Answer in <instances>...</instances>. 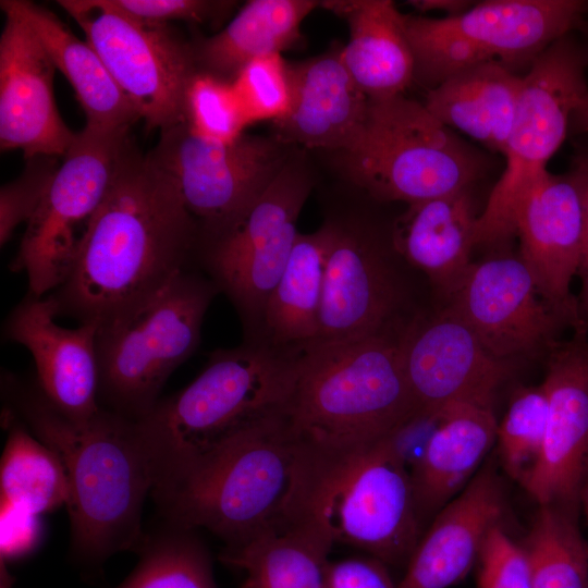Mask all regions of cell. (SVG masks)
I'll return each instance as SVG.
<instances>
[{"instance_id":"cell-1","label":"cell","mask_w":588,"mask_h":588,"mask_svg":"<svg viewBox=\"0 0 588 588\" xmlns=\"http://www.w3.org/2000/svg\"><path fill=\"white\" fill-rule=\"evenodd\" d=\"M196 231L173 182L131 144L72 271L51 294L58 315L99 329L134 314L187 269Z\"/></svg>"},{"instance_id":"cell-2","label":"cell","mask_w":588,"mask_h":588,"mask_svg":"<svg viewBox=\"0 0 588 588\" xmlns=\"http://www.w3.org/2000/svg\"><path fill=\"white\" fill-rule=\"evenodd\" d=\"M4 413L21 421L61 461L75 552L89 561L139 548L151 476L137 422L103 409L85 421L60 413L36 384L5 373Z\"/></svg>"},{"instance_id":"cell-3","label":"cell","mask_w":588,"mask_h":588,"mask_svg":"<svg viewBox=\"0 0 588 588\" xmlns=\"http://www.w3.org/2000/svg\"><path fill=\"white\" fill-rule=\"evenodd\" d=\"M331 467L278 415L157 501L171 525L205 528L225 548L317 514Z\"/></svg>"},{"instance_id":"cell-4","label":"cell","mask_w":588,"mask_h":588,"mask_svg":"<svg viewBox=\"0 0 588 588\" xmlns=\"http://www.w3.org/2000/svg\"><path fill=\"white\" fill-rule=\"evenodd\" d=\"M294 354L248 342L215 352L182 391L136 421L159 500L238 439L282 413Z\"/></svg>"},{"instance_id":"cell-5","label":"cell","mask_w":588,"mask_h":588,"mask_svg":"<svg viewBox=\"0 0 588 588\" xmlns=\"http://www.w3.org/2000/svg\"><path fill=\"white\" fill-rule=\"evenodd\" d=\"M281 415L331 467L397 433L420 415L403 371L399 336L387 331L298 351Z\"/></svg>"},{"instance_id":"cell-6","label":"cell","mask_w":588,"mask_h":588,"mask_svg":"<svg viewBox=\"0 0 588 588\" xmlns=\"http://www.w3.org/2000/svg\"><path fill=\"white\" fill-rule=\"evenodd\" d=\"M340 155L372 198L408 205L469 188L487 168L476 148L404 95L369 99L363 132Z\"/></svg>"},{"instance_id":"cell-7","label":"cell","mask_w":588,"mask_h":588,"mask_svg":"<svg viewBox=\"0 0 588 588\" xmlns=\"http://www.w3.org/2000/svg\"><path fill=\"white\" fill-rule=\"evenodd\" d=\"M218 291L211 279L186 269L137 311L99 328L100 407L134 421L148 415L167 379L197 348Z\"/></svg>"},{"instance_id":"cell-8","label":"cell","mask_w":588,"mask_h":588,"mask_svg":"<svg viewBox=\"0 0 588 588\" xmlns=\"http://www.w3.org/2000/svg\"><path fill=\"white\" fill-rule=\"evenodd\" d=\"M587 10L581 0H488L455 16L405 14L414 82L428 90L488 62L529 69L555 40L579 29Z\"/></svg>"},{"instance_id":"cell-9","label":"cell","mask_w":588,"mask_h":588,"mask_svg":"<svg viewBox=\"0 0 588 588\" xmlns=\"http://www.w3.org/2000/svg\"><path fill=\"white\" fill-rule=\"evenodd\" d=\"M588 42L574 32L550 45L523 75L514 122L503 152L504 171L478 215L475 244L495 245L515 235L526 195L548 171L567 136L574 110L588 91Z\"/></svg>"},{"instance_id":"cell-10","label":"cell","mask_w":588,"mask_h":588,"mask_svg":"<svg viewBox=\"0 0 588 588\" xmlns=\"http://www.w3.org/2000/svg\"><path fill=\"white\" fill-rule=\"evenodd\" d=\"M131 144L128 130L76 133L9 266L25 272L28 293L53 292L69 277Z\"/></svg>"},{"instance_id":"cell-11","label":"cell","mask_w":588,"mask_h":588,"mask_svg":"<svg viewBox=\"0 0 588 588\" xmlns=\"http://www.w3.org/2000/svg\"><path fill=\"white\" fill-rule=\"evenodd\" d=\"M395 434L332 469L318 514L334 543L405 569L424 530Z\"/></svg>"},{"instance_id":"cell-12","label":"cell","mask_w":588,"mask_h":588,"mask_svg":"<svg viewBox=\"0 0 588 588\" xmlns=\"http://www.w3.org/2000/svg\"><path fill=\"white\" fill-rule=\"evenodd\" d=\"M83 29L140 119L160 131L185 122V93L196 73L193 47L168 24L133 17L111 0H60Z\"/></svg>"},{"instance_id":"cell-13","label":"cell","mask_w":588,"mask_h":588,"mask_svg":"<svg viewBox=\"0 0 588 588\" xmlns=\"http://www.w3.org/2000/svg\"><path fill=\"white\" fill-rule=\"evenodd\" d=\"M148 155L210 238L233 225L293 156L274 136L243 134L218 143L198 136L185 122L162 130Z\"/></svg>"},{"instance_id":"cell-14","label":"cell","mask_w":588,"mask_h":588,"mask_svg":"<svg viewBox=\"0 0 588 588\" xmlns=\"http://www.w3.org/2000/svg\"><path fill=\"white\" fill-rule=\"evenodd\" d=\"M451 306L494 358L550 353L569 327L540 296L519 255L499 253L471 262Z\"/></svg>"},{"instance_id":"cell-15","label":"cell","mask_w":588,"mask_h":588,"mask_svg":"<svg viewBox=\"0 0 588 588\" xmlns=\"http://www.w3.org/2000/svg\"><path fill=\"white\" fill-rule=\"evenodd\" d=\"M399 347L413 400L425 415L458 402L493 404L511 371L451 306L412 321L399 335Z\"/></svg>"},{"instance_id":"cell-16","label":"cell","mask_w":588,"mask_h":588,"mask_svg":"<svg viewBox=\"0 0 588 588\" xmlns=\"http://www.w3.org/2000/svg\"><path fill=\"white\" fill-rule=\"evenodd\" d=\"M575 331L550 351L542 382L548 417L540 455L522 481L538 505L580 510L588 466V342Z\"/></svg>"},{"instance_id":"cell-17","label":"cell","mask_w":588,"mask_h":588,"mask_svg":"<svg viewBox=\"0 0 588 588\" xmlns=\"http://www.w3.org/2000/svg\"><path fill=\"white\" fill-rule=\"evenodd\" d=\"M519 256L541 298L575 331H587L571 282L585 242L584 209L572 175L547 171L523 200L515 219Z\"/></svg>"},{"instance_id":"cell-18","label":"cell","mask_w":588,"mask_h":588,"mask_svg":"<svg viewBox=\"0 0 588 588\" xmlns=\"http://www.w3.org/2000/svg\"><path fill=\"white\" fill-rule=\"evenodd\" d=\"M0 37V147L21 149L26 159L64 156L73 133L53 97L57 70L45 47L19 15L3 11Z\"/></svg>"},{"instance_id":"cell-19","label":"cell","mask_w":588,"mask_h":588,"mask_svg":"<svg viewBox=\"0 0 588 588\" xmlns=\"http://www.w3.org/2000/svg\"><path fill=\"white\" fill-rule=\"evenodd\" d=\"M57 316L58 306L51 294L42 297L28 293L11 311L4 336L32 354L36 382L48 401L68 418L85 421L101 411L96 351L98 327L78 324L68 329L56 322Z\"/></svg>"},{"instance_id":"cell-20","label":"cell","mask_w":588,"mask_h":588,"mask_svg":"<svg viewBox=\"0 0 588 588\" xmlns=\"http://www.w3.org/2000/svg\"><path fill=\"white\" fill-rule=\"evenodd\" d=\"M400 295L396 278L373 240L339 224L326 261L315 342L362 339L389 331Z\"/></svg>"},{"instance_id":"cell-21","label":"cell","mask_w":588,"mask_h":588,"mask_svg":"<svg viewBox=\"0 0 588 588\" xmlns=\"http://www.w3.org/2000/svg\"><path fill=\"white\" fill-rule=\"evenodd\" d=\"M504 507L502 480L493 463H486L434 515L396 588H449L462 581L490 530L501 524Z\"/></svg>"},{"instance_id":"cell-22","label":"cell","mask_w":588,"mask_h":588,"mask_svg":"<svg viewBox=\"0 0 588 588\" xmlns=\"http://www.w3.org/2000/svg\"><path fill=\"white\" fill-rule=\"evenodd\" d=\"M341 49L289 64L291 103L273 122L282 143L347 151L363 132L369 98L341 60Z\"/></svg>"},{"instance_id":"cell-23","label":"cell","mask_w":588,"mask_h":588,"mask_svg":"<svg viewBox=\"0 0 588 588\" xmlns=\"http://www.w3.org/2000/svg\"><path fill=\"white\" fill-rule=\"evenodd\" d=\"M436 415L433 427L409 466L422 529L470 481L497 437L493 404L458 402Z\"/></svg>"},{"instance_id":"cell-24","label":"cell","mask_w":588,"mask_h":588,"mask_svg":"<svg viewBox=\"0 0 588 588\" xmlns=\"http://www.w3.org/2000/svg\"><path fill=\"white\" fill-rule=\"evenodd\" d=\"M477 218L469 188L414 203L394 221L392 244L451 297L471 265Z\"/></svg>"},{"instance_id":"cell-25","label":"cell","mask_w":588,"mask_h":588,"mask_svg":"<svg viewBox=\"0 0 588 588\" xmlns=\"http://www.w3.org/2000/svg\"><path fill=\"white\" fill-rule=\"evenodd\" d=\"M320 7L346 20L347 44L341 60L370 99L404 95L414 82L415 60L405 14L390 0H328Z\"/></svg>"},{"instance_id":"cell-26","label":"cell","mask_w":588,"mask_h":588,"mask_svg":"<svg viewBox=\"0 0 588 588\" xmlns=\"http://www.w3.org/2000/svg\"><path fill=\"white\" fill-rule=\"evenodd\" d=\"M0 4L2 11L19 15L34 30L56 69L74 89L86 115V126L126 131L140 119L97 51L53 12L26 0H2Z\"/></svg>"},{"instance_id":"cell-27","label":"cell","mask_w":588,"mask_h":588,"mask_svg":"<svg viewBox=\"0 0 588 588\" xmlns=\"http://www.w3.org/2000/svg\"><path fill=\"white\" fill-rule=\"evenodd\" d=\"M522 86L523 75L488 62L452 74L428 89L422 103L449 128L503 155Z\"/></svg>"},{"instance_id":"cell-28","label":"cell","mask_w":588,"mask_h":588,"mask_svg":"<svg viewBox=\"0 0 588 588\" xmlns=\"http://www.w3.org/2000/svg\"><path fill=\"white\" fill-rule=\"evenodd\" d=\"M338 229L339 223L326 222L315 232L298 233L258 326L267 346L295 354L316 341L326 261Z\"/></svg>"},{"instance_id":"cell-29","label":"cell","mask_w":588,"mask_h":588,"mask_svg":"<svg viewBox=\"0 0 588 588\" xmlns=\"http://www.w3.org/2000/svg\"><path fill=\"white\" fill-rule=\"evenodd\" d=\"M315 0H250L220 32L193 47L197 69L231 81L249 61L281 53L301 39Z\"/></svg>"},{"instance_id":"cell-30","label":"cell","mask_w":588,"mask_h":588,"mask_svg":"<svg viewBox=\"0 0 588 588\" xmlns=\"http://www.w3.org/2000/svg\"><path fill=\"white\" fill-rule=\"evenodd\" d=\"M333 544L317 513L285 530L225 548L220 560L245 573L243 588H323Z\"/></svg>"},{"instance_id":"cell-31","label":"cell","mask_w":588,"mask_h":588,"mask_svg":"<svg viewBox=\"0 0 588 588\" xmlns=\"http://www.w3.org/2000/svg\"><path fill=\"white\" fill-rule=\"evenodd\" d=\"M311 177L293 156L245 213L228 230L209 240L204 260L209 273L259 250L296 224L310 193Z\"/></svg>"},{"instance_id":"cell-32","label":"cell","mask_w":588,"mask_h":588,"mask_svg":"<svg viewBox=\"0 0 588 588\" xmlns=\"http://www.w3.org/2000/svg\"><path fill=\"white\" fill-rule=\"evenodd\" d=\"M9 428L0 464L1 502L39 515L68 504L65 469L44 442L21 421L4 413Z\"/></svg>"},{"instance_id":"cell-33","label":"cell","mask_w":588,"mask_h":588,"mask_svg":"<svg viewBox=\"0 0 588 588\" xmlns=\"http://www.w3.org/2000/svg\"><path fill=\"white\" fill-rule=\"evenodd\" d=\"M579 511L539 505L523 544L534 588H588V542L578 525Z\"/></svg>"},{"instance_id":"cell-34","label":"cell","mask_w":588,"mask_h":588,"mask_svg":"<svg viewBox=\"0 0 588 588\" xmlns=\"http://www.w3.org/2000/svg\"><path fill=\"white\" fill-rule=\"evenodd\" d=\"M139 548V563L118 588H217L209 554L191 529L171 525Z\"/></svg>"},{"instance_id":"cell-35","label":"cell","mask_w":588,"mask_h":588,"mask_svg":"<svg viewBox=\"0 0 588 588\" xmlns=\"http://www.w3.org/2000/svg\"><path fill=\"white\" fill-rule=\"evenodd\" d=\"M548 399L543 384L522 387L498 422L495 443L505 473L522 483L535 466L543 443Z\"/></svg>"},{"instance_id":"cell-36","label":"cell","mask_w":588,"mask_h":588,"mask_svg":"<svg viewBox=\"0 0 588 588\" xmlns=\"http://www.w3.org/2000/svg\"><path fill=\"white\" fill-rule=\"evenodd\" d=\"M185 123L198 136L218 143L234 142L250 125L232 82L200 70L186 88Z\"/></svg>"},{"instance_id":"cell-37","label":"cell","mask_w":588,"mask_h":588,"mask_svg":"<svg viewBox=\"0 0 588 588\" xmlns=\"http://www.w3.org/2000/svg\"><path fill=\"white\" fill-rule=\"evenodd\" d=\"M244 113L253 124L283 118L291 103L289 63L281 53L258 57L231 79Z\"/></svg>"},{"instance_id":"cell-38","label":"cell","mask_w":588,"mask_h":588,"mask_svg":"<svg viewBox=\"0 0 588 588\" xmlns=\"http://www.w3.org/2000/svg\"><path fill=\"white\" fill-rule=\"evenodd\" d=\"M57 157L38 156L27 159L22 173L0 189V244L3 247L14 230L28 222L58 170Z\"/></svg>"},{"instance_id":"cell-39","label":"cell","mask_w":588,"mask_h":588,"mask_svg":"<svg viewBox=\"0 0 588 588\" xmlns=\"http://www.w3.org/2000/svg\"><path fill=\"white\" fill-rule=\"evenodd\" d=\"M479 565L477 588H534L523 544L512 540L501 524L490 530Z\"/></svg>"},{"instance_id":"cell-40","label":"cell","mask_w":588,"mask_h":588,"mask_svg":"<svg viewBox=\"0 0 588 588\" xmlns=\"http://www.w3.org/2000/svg\"><path fill=\"white\" fill-rule=\"evenodd\" d=\"M126 14L142 21L168 24L183 20L207 23L224 17L234 7L233 1L217 0H111Z\"/></svg>"},{"instance_id":"cell-41","label":"cell","mask_w":588,"mask_h":588,"mask_svg":"<svg viewBox=\"0 0 588 588\" xmlns=\"http://www.w3.org/2000/svg\"><path fill=\"white\" fill-rule=\"evenodd\" d=\"M390 567L371 556L329 563L323 588H396Z\"/></svg>"},{"instance_id":"cell-42","label":"cell","mask_w":588,"mask_h":588,"mask_svg":"<svg viewBox=\"0 0 588 588\" xmlns=\"http://www.w3.org/2000/svg\"><path fill=\"white\" fill-rule=\"evenodd\" d=\"M39 538V523L21 507L1 502V558H19L30 551Z\"/></svg>"},{"instance_id":"cell-43","label":"cell","mask_w":588,"mask_h":588,"mask_svg":"<svg viewBox=\"0 0 588 588\" xmlns=\"http://www.w3.org/2000/svg\"><path fill=\"white\" fill-rule=\"evenodd\" d=\"M568 173L577 184L584 209L585 242L581 264L578 271V275L581 280L578 304L580 316L588 326V146L581 147L575 152Z\"/></svg>"},{"instance_id":"cell-44","label":"cell","mask_w":588,"mask_h":588,"mask_svg":"<svg viewBox=\"0 0 588 588\" xmlns=\"http://www.w3.org/2000/svg\"><path fill=\"white\" fill-rule=\"evenodd\" d=\"M406 3L419 12V15L438 11L444 13V17H448L466 12L476 2L470 0H409Z\"/></svg>"},{"instance_id":"cell-45","label":"cell","mask_w":588,"mask_h":588,"mask_svg":"<svg viewBox=\"0 0 588 588\" xmlns=\"http://www.w3.org/2000/svg\"><path fill=\"white\" fill-rule=\"evenodd\" d=\"M569 130L576 134L588 135V91L573 112Z\"/></svg>"},{"instance_id":"cell-46","label":"cell","mask_w":588,"mask_h":588,"mask_svg":"<svg viewBox=\"0 0 588 588\" xmlns=\"http://www.w3.org/2000/svg\"><path fill=\"white\" fill-rule=\"evenodd\" d=\"M579 504L588 520V466L579 494Z\"/></svg>"},{"instance_id":"cell-47","label":"cell","mask_w":588,"mask_h":588,"mask_svg":"<svg viewBox=\"0 0 588 588\" xmlns=\"http://www.w3.org/2000/svg\"><path fill=\"white\" fill-rule=\"evenodd\" d=\"M579 29L586 35V37L588 38V10H587V13L585 15V19L579 27ZM588 42V39L586 40Z\"/></svg>"}]
</instances>
